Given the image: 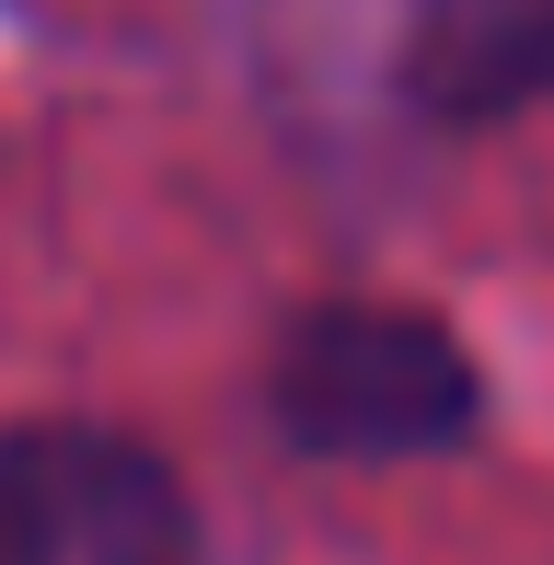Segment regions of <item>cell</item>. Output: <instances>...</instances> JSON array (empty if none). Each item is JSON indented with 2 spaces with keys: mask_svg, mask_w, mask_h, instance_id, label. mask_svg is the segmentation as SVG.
I'll return each instance as SVG.
<instances>
[{
  "mask_svg": "<svg viewBox=\"0 0 554 565\" xmlns=\"http://www.w3.org/2000/svg\"><path fill=\"white\" fill-rule=\"evenodd\" d=\"M0 565H196V508L173 461L116 427H12Z\"/></svg>",
  "mask_w": 554,
  "mask_h": 565,
  "instance_id": "2",
  "label": "cell"
},
{
  "mask_svg": "<svg viewBox=\"0 0 554 565\" xmlns=\"http://www.w3.org/2000/svg\"><path fill=\"white\" fill-rule=\"evenodd\" d=\"M405 93L450 127H497L554 93V0H405Z\"/></svg>",
  "mask_w": 554,
  "mask_h": 565,
  "instance_id": "3",
  "label": "cell"
},
{
  "mask_svg": "<svg viewBox=\"0 0 554 565\" xmlns=\"http://www.w3.org/2000/svg\"><path fill=\"white\" fill-rule=\"evenodd\" d=\"M473 416H486L473 358L427 312L335 300L277 347V427L312 461H416V450H450Z\"/></svg>",
  "mask_w": 554,
  "mask_h": 565,
  "instance_id": "1",
  "label": "cell"
}]
</instances>
